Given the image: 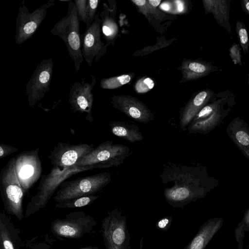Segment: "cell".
Here are the masks:
<instances>
[{
	"instance_id": "obj_1",
	"label": "cell",
	"mask_w": 249,
	"mask_h": 249,
	"mask_svg": "<svg viewBox=\"0 0 249 249\" xmlns=\"http://www.w3.org/2000/svg\"><path fill=\"white\" fill-rule=\"evenodd\" d=\"M162 183H173L166 187L163 195L168 204L175 208L204 198L219 185L214 177L209 175L202 166H187L170 163L164 166L160 175Z\"/></svg>"
},
{
	"instance_id": "obj_2",
	"label": "cell",
	"mask_w": 249,
	"mask_h": 249,
	"mask_svg": "<svg viewBox=\"0 0 249 249\" xmlns=\"http://www.w3.org/2000/svg\"><path fill=\"white\" fill-rule=\"evenodd\" d=\"M236 104L235 95L226 90L215 97L195 116L188 126L190 134H207L220 125Z\"/></svg>"
},
{
	"instance_id": "obj_3",
	"label": "cell",
	"mask_w": 249,
	"mask_h": 249,
	"mask_svg": "<svg viewBox=\"0 0 249 249\" xmlns=\"http://www.w3.org/2000/svg\"><path fill=\"white\" fill-rule=\"evenodd\" d=\"M92 169L90 167L74 166L64 169L53 167L48 174L42 176L37 193L31 197L27 205L24 218L26 219L44 208L63 181L71 176Z\"/></svg>"
},
{
	"instance_id": "obj_4",
	"label": "cell",
	"mask_w": 249,
	"mask_h": 249,
	"mask_svg": "<svg viewBox=\"0 0 249 249\" xmlns=\"http://www.w3.org/2000/svg\"><path fill=\"white\" fill-rule=\"evenodd\" d=\"M65 1L68 3L67 13L56 22L51 33L60 37L64 41L69 54L74 62L75 71L77 72L84 60L79 32L80 20L74 2L71 0Z\"/></svg>"
},
{
	"instance_id": "obj_5",
	"label": "cell",
	"mask_w": 249,
	"mask_h": 249,
	"mask_svg": "<svg viewBox=\"0 0 249 249\" xmlns=\"http://www.w3.org/2000/svg\"><path fill=\"white\" fill-rule=\"evenodd\" d=\"M15 158L10 159L0 172V191L4 211L22 220L25 192L17 177Z\"/></svg>"
},
{
	"instance_id": "obj_6",
	"label": "cell",
	"mask_w": 249,
	"mask_h": 249,
	"mask_svg": "<svg viewBox=\"0 0 249 249\" xmlns=\"http://www.w3.org/2000/svg\"><path fill=\"white\" fill-rule=\"evenodd\" d=\"M111 180L109 172H103L70 181H64L53 197L56 203L74 198L94 195L108 185Z\"/></svg>"
},
{
	"instance_id": "obj_7",
	"label": "cell",
	"mask_w": 249,
	"mask_h": 249,
	"mask_svg": "<svg viewBox=\"0 0 249 249\" xmlns=\"http://www.w3.org/2000/svg\"><path fill=\"white\" fill-rule=\"evenodd\" d=\"M130 152L127 145L114 144L112 141H106L80 159L75 166L90 167L92 169L118 166L131 155Z\"/></svg>"
},
{
	"instance_id": "obj_8",
	"label": "cell",
	"mask_w": 249,
	"mask_h": 249,
	"mask_svg": "<svg viewBox=\"0 0 249 249\" xmlns=\"http://www.w3.org/2000/svg\"><path fill=\"white\" fill-rule=\"evenodd\" d=\"M101 231L106 249H130L126 217L119 209L108 212L102 221Z\"/></svg>"
},
{
	"instance_id": "obj_9",
	"label": "cell",
	"mask_w": 249,
	"mask_h": 249,
	"mask_svg": "<svg viewBox=\"0 0 249 249\" xmlns=\"http://www.w3.org/2000/svg\"><path fill=\"white\" fill-rule=\"evenodd\" d=\"M92 216L83 212L66 214L63 219H56L51 224V231L57 238L79 239L90 233L96 225Z\"/></svg>"
},
{
	"instance_id": "obj_10",
	"label": "cell",
	"mask_w": 249,
	"mask_h": 249,
	"mask_svg": "<svg viewBox=\"0 0 249 249\" xmlns=\"http://www.w3.org/2000/svg\"><path fill=\"white\" fill-rule=\"evenodd\" d=\"M54 4V0H50L32 13L24 3L18 8L15 36L16 44H22L34 35L46 17L48 9Z\"/></svg>"
},
{
	"instance_id": "obj_11",
	"label": "cell",
	"mask_w": 249,
	"mask_h": 249,
	"mask_svg": "<svg viewBox=\"0 0 249 249\" xmlns=\"http://www.w3.org/2000/svg\"><path fill=\"white\" fill-rule=\"evenodd\" d=\"M39 151L38 147L22 151L15 157L16 174L25 194L37 182L42 173Z\"/></svg>"
},
{
	"instance_id": "obj_12",
	"label": "cell",
	"mask_w": 249,
	"mask_h": 249,
	"mask_svg": "<svg viewBox=\"0 0 249 249\" xmlns=\"http://www.w3.org/2000/svg\"><path fill=\"white\" fill-rule=\"evenodd\" d=\"M53 67L52 58L45 59L37 65L26 86V93L30 107H33L49 90Z\"/></svg>"
},
{
	"instance_id": "obj_13",
	"label": "cell",
	"mask_w": 249,
	"mask_h": 249,
	"mask_svg": "<svg viewBox=\"0 0 249 249\" xmlns=\"http://www.w3.org/2000/svg\"><path fill=\"white\" fill-rule=\"evenodd\" d=\"M91 80H87L86 77L81 81L75 82L71 86L69 92V102L73 112L86 114V119L92 123L94 119L91 115L93 103V95L92 90L96 84V78L90 75Z\"/></svg>"
},
{
	"instance_id": "obj_14",
	"label": "cell",
	"mask_w": 249,
	"mask_h": 249,
	"mask_svg": "<svg viewBox=\"0 0 249 249\" xmlns=\"http://www.w3.org/2000/svg\"><path fill=\"white\" fill-rule=\"evenodd\" d=\"M94 148L92 143L71 144L58 142L47 157L53 167L71 168L75 166L78 161Z\"/></svg>"
},
{
	"instance_id": "obj_15",
	"label": "cell",
	"mask_w": 249,
	"mask_h": 249,
	"mask_svg": "<svg viewBox=\"0 0 249 249\" xmlns=\"http://www.w3.org/2000/svg\"><path fill=\"white\" fill-rule=\"evenodd\" d=\"M101 23L99 16L96 14L91 24L81 35L83 56L89 67L106 51V46L101 41Z\"/></svg>"
},
{
	"instance_id": "obj_16",
	"label": "cell",
	"mask_w": 249,
	"mask_h": 249,
	"mask_svg": "<svg viewBox=\"0 0 249 249\" xmlns=\"http://www.w3.org/2000/svg\"><path fill=\"white\" fill-rule=\"evenodd\" d=\"M111 103L114 108L138 123L147 124L155 118L154 114L143 103L132 96H113Z\"/></svg>"
},
{
	"instance_id": "obj_17",
	"label": "cell",
	"mask_w": 249,
	"mask_h": 249,
	"mask_svg": "<svg viewBox=\"0 0 249 249\" xmlns=\"http://www.w3.org/2000/svg\"><path fill=\"white\" fill-rule=\"evenodd\" d=\"M211 89H205L197 92L180 111L179 126L185 131L198 112L216 95Z\"/></svg>"
},
{
	"instance_id": "obj_18",
	"label": "cell",
	"mask_w": 249,
	"mask_h": 249,
	"mask_svg": "<svg viewBox=\"0 0 249 249\" xmlns=\"http://www.w3.org/2000/svg\"><path fill=\"white\" fill-rule=\"evenodd\" d=\"M226 132L229 138L249 160V125L238 117L233 118L229 124Z\"/></svg>"
},
{
	"instance_id": "obj_19",
	"label": "cell",
	"mask_w": 249,
	"mask_h": 249,
	"mask_svg": "<svg viewBox=\"0 0 249 249\" xmlns=\"http://www.w3.org/2000/svg\"><path fill=\"white\" fill-rule=\"evenodd\" d=\"M223 223L221 217L210 218L201 226L193 239L182 249H204L222 227Z\"/></svg>"
},
{
	"instance_id": "obj_20",
	"label": "cell",
	"mask_w": 249,
	"mask_h": 249,
	"mask_svg": "<svg viewBox=\"0 0 249 249\" xmlns=\"http://www.w3.org/2000/svg\"><path fill=\"white\" fill-rule=\"evenodd\" d=\"M231 0H203L206 14H212L218 24L231 34L230 13Z\"/></svg>"
},
{
	"instance_id": "obj_21",
	"label": "cell",
	"mask_w": 249,
	"mask_h": 249,
	"mask_svg": "<svg viewBox=\"0 0 249 249\" xmlns=\"http://www.w3.org/2000/svg\"><path fill=\"white\" fill-rule=\"evenodd\" d=\"M5 211L0 213V249H20L21 241L17 229Z\"/></svg>"
},
{
	"instance_id": "obj_22",
	"label": "cell",
	"mask_w": 249,
	"mask_h": 249,
	"mask_svg": "<svg viewBox=\"0 0 249 249\" xmlns=\"http://www.w3.org/2000/svg\"><path fill=\"white\" fill-rule=\"evenodd\" d=\"M221 71L213 63L203 60H187L181 66L183 78L186 81L197 79Z\"/></svg>"
},
{
	"instance_id": "obj_23",
	"label": "cell",
	"mask_w": 249,
	"mask_h": 249,
	"mask_svg": "<svg viewBox=\"0 0 249 249\" xmlns=\"http://www.w3.org/2000/svg\"><path fill=\"white\" fill-rule=\"evenodd\" d=\"M111 132L118 137L131 143L140 142L144 139L138 126L128 124L122 121H113L109 123Z\"/></svg>"
},
{
	"instance_id": "obj_24",
	"label": "cell",
	"mask_w": 249,
	"mask_h": 249,
	"mask_svg": "<svg viewBox=\"0 0 249 249\" xmlns=\"http://www.w3.org/2000/svg\"><path fill=\"white\" fill-rule=\"evenodd\" d=\"M100 14L102 30L104 37L107 41H112L118 33V26L113 18L109 16L106 7Z\"/></svg>"
},
{
	"instance_id": "obj_25",
	"label": "cell",
	"mask_w": 249,
	"mask_h": 249,
	"mask_svg": "<svg viewBox=\"0 0 249 249\" xmlns=\"http://www.w3.org/2000/svg\"><path fill=\"white\" fill-rule=\"evenodd\" d=\"M99 197L98 195H91L74 198L60 203H56V208H76L90 205Z\"/></svg>"
},
{
	"instance_id": "obj_26",
	"label": "cell",
	"mask_w": 249,
	"mask_h": 249,
	"mask_svg": "<svg viewBox=\"0 0 249 249\" xmlns=\"http://www.w3.org/2000/svg\"><path fill=\"white\" fill-rule=\"evenodd\" d=\"M131 79V77L128 74L103 78L101 80L100 87L106 89H115L129 83Z\"/></svg>"
},
{
	"instance_id": "obj_27",
	"label": "cell",
	"mask_w": 249,
	"mask_h": 249,
	"mask_svg": "<svg viewBox=\"0 0 249 249\" xmlns=\"http://www.w3.org/2000/svg\"><path fill=\"white\" fill-rule=\"evenodd\" d=\"M235 31L240 47L244 53L246 54L249 50V37L245 24L241 21H237Z\"/></svg>"
},
{
	"instance_id": "obj_28",
	"label": "cell",
	"mask_w": 249,
	"mask_h": 249,
	"mask_svg": "<svg viewBox=\"0 0 249 249\" xmlns=\"http://www.w3.org/2000/svg\"><path fill=\"white\" fill-rule=\"evenodd\" d=\"M138 8L139 11L148 18L150 15H153L158 17L161 15L160 12L156 7L151 6L148 0H131Z\"/></svg>"
},
{
	"instance_id": "obj_29",
	"label": "cell",
	"mask_w": 249,
	"mask_h": 249,
	"mask_svg": "<svg viewBox=\"0 0 249 249\" xmlns=\"http://www.w3.org/2000/svg\"><path fill=\"white\" fill-rule=\"evenodd\" d=\"M154 82L149 77L140 79L135 84V89L139 93H144L151 89L154 87Z\"/></svg>"
},
{
	"instance_id": "obj_30",
	"label": "cell",
	"mask_w": 249,
	"mask_h": 249,
	"mask_svg": "<svg viewBox=\"0 0 249 249\" xmlns=\"http://www.w3.org/2000/svg\"><path fill=\"white\" fill-rule=\"evenodd\" d=\"M99 2L100 0H88L87 5V28L89 27L95 18V17L96 15V11Z\"/></svg>"
},
{
	"instance_id": "obj_31",
	"label": "cell",
	"mask_w": 249,
	"mask_h": 249,
	"mask_svg": "<svg viewBox=\"0 0 249 249\" xmlns=\"http://www.w3.org/2000/svg\"><path fill=\"white\" fill-rule=\"evenodd\" d=\"M229 54L233 63L242 66L241 49L239 44L234 42L229 49Z\"/></svg>"
},
{
	"instance_id": "obj_32",
	"label": "cell",
	"mask_w": 249,
	"mask_h": 249,
	"mask_svg": "<svg viewBox=\"0 0 249 249\" xmlns=\"http://www.w3.org/2000/svg\"><path fill=\"white\" fill-rule=\"evenodd\" d=\"M88 0H75L77 14L80 21L87 23V5Z\"/></svg>"
},
{
	"instance_id": "obj_33",
	"label": "cell",
	"mask_w": 249,
	"mask_h": 249,
	"mask_svg": "<svg viewBox=\"0 0 249 249\" xmlns=\"http://www.w3.org/2000/svg\"><path fill=\"white\" fill-rule=\"evenodd\" d=\"M173 220L172 216H164L156 222L155 228L160 231H166L170 227Z\"/></svg>"
},
{
	"instance_id": "obj_34",
	"label": "cell",
	"mask_w": 249,
	"mask_h": 249,
	"mask_svg": "<svg viewBox=\"0 0 249 249\" xmlns=\"http://www.w3.org/2000/svg\"><path fill=\"white\" fill-rule=\"evenodd\" d=\"M18 150L13 146L1 143L0 144V159L4 158Z\"/></svg>"
},
{
	"instance_id": "obj_35",
	"label": "cell",
	"mask_w": 249,
	"mask_h": 249,
	"mask_svg": "<svg viewBox=\"0 0 249 249\" xmlns=\"http://www.w3.org/2000/svg\"><path fill=\"white\" fill-rule=\"evenodd\" d=\"M239 224L245 227V230L249 231V208L245 213L243 219Z\"/></svg>"
},
{
	"instance_id": "obj_36",
	"label": "cell",
	"mask_w": 249,
	"mask_h": 249,
	"mask_svg": "<svg viewBox=\"0 0 249 249\" xmlns=\"http://www.w3.org/2000/svg\"><path fill=\"white\" fill-rule=\"evenodd\" d=\"M241 6L243 11L249 15V0H241Z\"/></svg>"
},
{
	"instance_id": "obj_37",
	"label": "cell",
	"mask_w": 249,
	"mask_h": 249,
	"mask_svg": "<svg viewBox=\"0 0 249 249\" xmlns=\"http://www.w3.org/2000/svg\"><path fill=\"white\" fill-rule=\"evenodd\" d=\"M149 4L155 7L158 6L161 2V0H148Z\"/></svg>"
},
{
	"instance_id": "obj_38",
	"label": "cell",
	"mask_w": 249,
	"mask_h": 249,
	"mask_svg": "<svg viewBox=\"0 0 249 249\" xmlns=\"http://www.w3.org/2000/svg\"><path fill=\"white\" fill-rule=\"evenodd\" d=\"M80 249H98V247L94 246H88L84 248H81Z\"/></svg>"
},
{
	"instance_id": "obj_39",
	"label": "cell",
	"mask_w": 249,
	"mask_h": 249,
	"mask_svg": "<svg viewBox=\"0 0 249 249\" xmlns=\"http://www.w3.org/2000/svg\"><path fill=\"white\" fill-rule=\"evenodd\" d=\"M248 85L249 89V73L248 74Z\"/></svg>"
}]
</instances>
